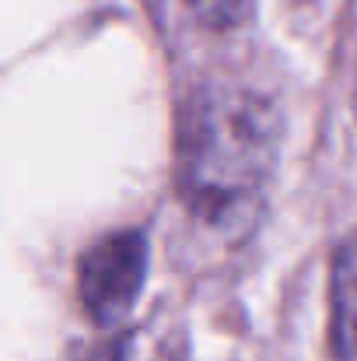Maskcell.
I'll list each match as a JSON object with an SVG mask.
<instances>
[{
    "label": "cell",
    "mask_w": 357,
    "mask_h": 361,
    "mask_svg": "<svg viewBox=\"0 0 357 361\" xmlns=\"http://www.w3.org/2000/svg\"><path fill=\"white\" fill-rule=\"evenodd\" d=\"M280 144L277 109L242 85H203L179 116V193L214 228H245L270 186Z\"/></svg>",
    "instance_id": "6da1fadb"
},
{
    "label": "cell",
    "mask_w": 357,
    "mask_h": 361,
    "mask_svg": "<svg viewBox=\"0 0 357 361\" xmlns=\"http://www.w3.org/2000/svg\"><path fill=\"white\" fill-rule=\"evenodd\" d=\"M147 277V239L144 232H116L95 242L81 259H77V291L81 305L92 323L99 326H119Z\"/></svg>",
    "instance_id": "7a4b0ae2"
},
{
    "label": "cell",
    "mask_w": 357,
    "mask_h": 361,
    "mask_svg": "<svg viewBox=\"0 0 357 361\" xmlns=\"http://www.w3.org/2000/svg\"><path fill=\"white\" fill-rule=\"evenodd\" d=\"M333 348L340 361H357V228L340 242L333 259Z\"/></svg>",
    "instance_id": "3957f363"
},
{
    "label": "cell",
    "mask_w": 357,
    "mask_h": 361,
    "mask_svg": "<svg viewBox=\"0 0 357 361\" xmlns=\"http://www.w3.org/2000/svg\"><path fill=\"white\" fill-rule=\"evenodd\" d=\"M193 18L211 32H232L252 18L256 0H186Z\"/></svg>",
    "instance_id": "277c9868"
},
{
    "label": "cell",
    "mask_w": 357,
    "mask_h": 361,
    "mask_svg": "<svg viewBox=\"0 0 357 361\" xmlns=\"http://www.w3.org/2000/svg\"><path fill=\"white\" fill-rule=\"evenodd\" d=\"M126 344H130V337L123 334V337H116V341H109V344L95 348V351H92L84 361H123V358H126Z\"/></svg>",
    "instance_id": "5b68a950"
},
{
    "label": "cell",
    "mask_w": 357,
    "mask_h": 361,
    "mask_svg": "<svg viewBox=\"0 0 357 361\" xmlns=\"http://www.w3.org/2000/svg\"><path fill=\"white\" fill-rule=\"evenodd\" d=\"M354 109H357V85H354Z\"/></svg>",
    "instance_id": "8992f818"
}]
</instances>
